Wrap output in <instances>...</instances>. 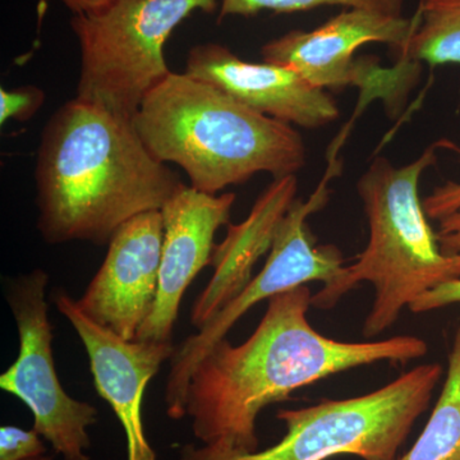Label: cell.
Returning a JSON list of instances; mask_svg holds the SVG:
<instances>
[{
  "label": "cell",
  "mask_w": 460,
  "mask_h": 460,
  "mask_svg": "<svg viewBox=\"0 0 460 460\" xmlns=\"http://www.w3.org/2000/svg\"><path fill=\"white\" fill-rule=\"evenodd\" d=\"M234 202V193L208 195L183 184L163 206L164 238L155 305L136 341H172L184 292L211 265L215 234L230 224Z\"/></svg>",
  "instance_id": "obj_12"
},
{
  "label": "cell",
  "mask_w": 460,
  "mask_h": 460,
  "mask_svg": "<svg viewBox=\"0 0 460 460\" xmlns=\"http://www.w3.org/2000/svg\"><path fill=\"white\" fill-rule=\"evenodd\" d=\"M402 60L460 65V0H423Z\"/></svg>",
  "instance_id": "obj_16"
},
{
  "label": "cell",
  "mask_w": 460,
  "mask_h": 460,
  "mask_svg": "<svg viewBox=\"0 0 460 460\" xmlns=\"http://www.w3.org/2000/svg\"><path fill=\"white\" fill-rule=\"evenodd\" d=\"M422 202L429 219L438 222L460 210V183L447 181L443 186L436 187Z\"/></svg>",
  "instance_id": "obj_21"
},
{
  "label": "cell",
  "mask_w": 460,
  "mask_h": 460,
  "mask_svg": "<svg viewBox=\"0 0 460 460\" xmlns=\"http://www.w3.org/2000/svg\"><path fill=\"white\" fill-rule=\"evenodd\" d=\"M164 224L162 211L124 223L78 307L93 323L126 341H136L155 305Z\"/></svg>",
  "instance_id": "obj_10"
},
{
  "label": "cell",
  "mask_w": 460,
  "mask_h": 460,
  "mask_svg": "<svg viewBox=\"0 0 460 460\" xmlns=\"http://www.w3.org/2000/svg\"><path fill=\"white\" fill-rule=\"evenodd\" d=\"M217 0H113L74 14L81 53L75 98L133 119L148 93L171 75L164 47L195 12L210 13Z\"/></svg>",
  "instance_id": "obj_5"
},
{
  "label": "cell",
  "mask_w": 460,
  "mask_h": 460,
  "mask_svg": "<svg viewBox=\"0 0 460 460\" xmlns=\"http://www.w3.org/2000/svg\"><path fill=\"white\" fill-rule=\"evenodd\" d=\"M133 124L159 162L180 165L190 186L208 195L259 172L296 175L307 162L304 137L290 124L184 72H171L148 93Z\"/></svg>",
  "instance_id": "obj_3"
},
{
  "label": "cell",
  "mask_w": 460,
  "mask_h": 460,
  "mask_svg": "<svg viewBox=\"0 0 460 460\" xmlns=\"http://www.w3.org/2000/svg\"><path fill=\"white\" fill-rule=\"evenodd\" d=\"M41 269L5 281V299L13 314L20 350L13 365L0 376V389L16 396L31 411L33 429L50 443L63 460H90L87 429L98 420L90 402L66 394L54 362L53 326Z\"/></svg>",
  "instance_id": "obj_8"
},
{
  "label": "cell",
  "mask_w": 460,
  "mask_h": 460,
  "mask_svg": "<svg viewBox=\"0 0 460 460\" xmlns=\"http://www.w3.org/2000/svg\"><path fill=\"white\" fill-rule=\"evenodd\" d=\"M35 429L17 426L0 429V460H53Z\"/></svg>",
  "instance_id": "obj_18"
},
{
  "label": "cell",
  "mask_w": 460,
  "mask_h": 460,
  "mask_svg": "<svg viewBox=\"0 0 460 460\" xmlns=\"http://www.w3.org/2000/svg\"><path fill=\"white\" fill-rule=\"evenodd\" d=\"M89 357L96 392L122 425L127 460H157L142 420L145 389L175 352L172 341H126L91 321L65 290L53 296Z\"/></svg>",
  "instance_id": "obj_11"
},
{
  "label": "cell",
  "mask_w": 460,
  "mask_h": 460,
  "mask_svg": "<svg viewBox=\"0 0 460 460\" xmlns=\"http://www.w3.org/2000/svg\"><path fill=\"white\" fill-rule=\"evenodd\" d=\"M443 374L440 363H425L368 394L281 410L277 419L286 423V436L274 447L237 460H328L337 456L398 460Z\"/></svg>",
  "instance_id": "obj_6"
},
{
  "label": "cell",
  "mask_w": 460,
  "mask_h": 460,
  "mask_svg": "<svg viewBox=\"0 0 460 460\" xmlns=\"http://www.w3.org/2000/svg\"><path fill=\"white\" fill-rule=\"evenodd\" d=\"M296 175L277 178L263 190L243 223L228 224L226 238L214 251L213 279L193 305L190 321L196 328H202L252 279L253 266L270 251L275 230L296 199Z\"/></svg>",
  "instance_id": "obj_14"
},
{
  "label": "cell",
  "mask_w": 460,
  "mask_h": 460,
  "mask_svg": "<svg viewBox=\"0 0 460 460\" xmlns=\"http://www.w3.org/2000/svg\"><path fill=\"white\" fill-rule=\"evenodd\" d=\"M184 74L213 84L257 113L290 126L321 128L341 115L328 91L314 86L290 66L265 60L247 62L217 42L190 48Z\"/></svg>",
  "instance_id": "obj_13"
},
{
  "label": "cell",
  "mask_w": 460,
  "mask_h": 460,
  "mask_svg": "<svg viewBox=\"0 0 460 460\" xmlns=\"http://www.w3.org/2000/svg\"><path fill=\"white\" fill-rule=\"evenodd\" d=\"M310 288L271 296L246 341L223 339L190 374L186 416L202 447L187 445L181 460H237L259 452L257 417L268 405L289 401L302 387L377 362L405 363L429 352L423 339L398 335L380 341L325 337L307 319Z\"/></svg>",
  "instance_id": "obj_1"
},
{
  "label": "cell",
  "mask_w": 460,
  "mask_h": 460,
  "mask_svg": "<svg viewBox=\"0 0 460 460\" xmlns=\"http://www.w3.org/2000/svg\"><path fill=\"white\" fill-rule=\"evenodd\" d=\"M72 12V14L90 13L105 7L113 0H57Z\"/></svg>",
  "instance_id": "obj_23"
},
{
  "label": "cell",
  "mask_w": 460,
  "mask_h": 460,
  "mask_svg": "<svg viewBox=\"0 0 460 460\" xmlns=\"http://www.w3.org/2000/svg\"><path fill=\"white\" fill-rule=\"evenodd\" d=\"M454 304H460V279L444 281L432 288L417 298L410 310L413 314H423Z\"/></svg>",
  "instance_id": "obj_22"
},
{
  "label": "cell",
  "mask_w": 460,
  "mask_h": 460,
  "mask_svg": "<svg viewBox=\"0 0 460 460\" xmlns=\"http://www.w3.org/2000/svg\"><path fill=\"white\" fill-rule=\"evenodd\" d=\"M405 0H217L219 21L226 17H251L261 12L295 13L311 11L326 5L344 8H362L390 16H402Z\"/></svg>",
  "instance_id": "obj_17"
},
{
  "label": "cell",
  "mask_w": 460,
  "mask_h": 460,
  "mask_svg": "<svg viewBox=\"0 0 460 460\" xmlns=\"http://www.w3.org/2000/svg\"><path fill=\"white\" fill-rule=\"evenodd\" d=\"M436 237L441 253L447 257L444 281L460 279V210L438 220Z\"/></svg>",
  "instance_id": "obj_20"
},
{
  "label": "cell",
  "mask_w": 460,
  "mask_h": 460,
  "mask_svg": "<svg viewBox=\"0 0 460 460\" xmlns=\"http://www.w3.org/2000/svg\"><path fill=\"white\" fill-rule=\"evenodd\" d=\"M419 18L390 16L362 8H344L311 31L292 30L262 45L265 62L290 66L323 90L365 84V66L354 54L370 42L389 45L402 57Z\"/></svg>",
  "instance_id": "obj_9"
},
{
  "label": "cell",
  "mask_w": 460,
  "mask_h": 460,
  "mask_svg": "<svg viewBox=\"0 0 460 460\" xmlns=\"http://www.w3.org/2000/svg\"><path fill=\"white\" fill-rule=\"evenodd\" d=\"M398 460H460V328L450 350L447 381L428 425Z\"/></svg>",
  "instance_id": "obj_15"
},
{
  "label": "cell",
  "mask_w": 460,
  "mask_h": 460,
  "mask_svg": "<svg viewBox=\"0 0 460 460\" xmlns=\"http://www.w3.org/2000/svg\"><path fill=\"white\" fill-rule=\"evenodd\" d=\"M183 181L145 146L133 119L75 98L42 129L38 229L49 244H108L124 223L162 210Z\"/></svg>",
  "instance_id": "obj_2"
},
{
  "label": "cell",
  "mask_w": 460,
  "mask_h": 460,
  "mask_svg": "<svg viewBox=\"0 0 460 460\" xmlns=\"http://www.w3.org/2000/svg\"><path fill=\"white\" fill-rule=\"evenodd\" d=\"M435 160L431 146L401 168L384 156L371 163L357 183L370 229L367 247L311 298L313 307L330 310L358 284L370 283L374 302L362 329L368 341L392 328L402 308L444 281L447 257L420 198V177Z\"/></svg>",
  "instance_id": "obj_4"
},
{
  "label": "cell",
  "mask_w": 460,
  "mask_h": 460,
  "mask_svg": "<svg viewBox=\"0 0 460 460\" xmlns=\"http://www.w3.org/2000/svg\"><path fill=\"white\" fill-rule=\"evenodd\" d=\"M328 178L321 181L310 199H296L288 208L275 230L262 270L199 328L198 334L175 347L165 387L166 414L172 420L186 417L187 386L198 363L215 344L226 338L251 308L310 281L329 286L343 271L345 260L341 250L334 244L314 243L307 226L308 217L328 204Z\"/></svg>",
  "instance_id": "obj_7"
},
{
  "label": "cell",
  "mask_w": 460,
  "mask_h": 460,
  "mask_svg": "<svg viewBox=\"0 0 460 460\" xmlns=\"http://www.w3.org/2000/svg\"><path fill=\"white\" fill-rule=\"evenodd\" d=\"M44 90L36 86H22L17 89H0V124L9 120L27 122L44 105Z\"/></svg>",
  "instance_id": "obj_19"
}]
</instances>
